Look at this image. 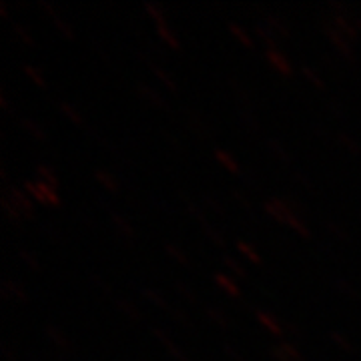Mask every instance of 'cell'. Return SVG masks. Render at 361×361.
<instances>
[{
  "label": "cell",
  "instance_id": "1",
  "mask_svg": "<svg viewBox=\"0 0 361 361\" xmlns=\"http://www.w3.org/2000/svg\"><path fill=\"white\" fill-rule=\"evenodd\" d=\"M263 211H265V215H269L275 223L289 227V229L295 233V235H299L301 239H305V241H310L311 239L310 225L303 221L305 209H303L301 203H297L295 199H291V197H269V199L263 203Z\"/></svg>",
  "mask_w": 361,
  "mask_h": 361
},
{
  "label": "cell",
  "instance_id": "2",
  "mask_svg": "<svg viewBox=\"0 0 361 361\" xmlns=\"http://www.w3.org/2000/svg\"><path fill=\"white\" fill-rule=\"evenodd\" d=\"M23 189H25L28 197L35 203L47 207V209H59V207H63V195H61V191L51 187V185H47V183H42V180L26 179L23 183Z\"/></svg>",
  "mask_w": 361,
  "mask_h": 361
},
{
  "label": "cell",
  "instance_id": "3",
  "mask_svg": "<svg viewBox=\"0 0 361 361\" xmlns=\"http://www.w3.org/2000/svg\"><path fill=\"white\" fill-rule=\"evenodd\" d=\"M322 30L325 35V39L329 40V44L337 51V54L348 61V63H355V49H353V42L349 39H345L336 26L329 23V18H323L322 20Z\"/></svg>",
  "mask_w": 361,
  "mask_h": 361
},
{
  "label": "cell",
  "instance_id": "4",
  "mask_svg": "<svg viewBox=\"0 0 361 361\" xmlns=\"http://www.w3.org/2000/svg\"><path fill=\"white\" fill-rule=\"evenodd\" d=\"M2 197H6V199L20 211V215L25 217L26 223H35V221H37L35 201L28 197V193H26L25 189H18V187H11V185H8V187H4Z\"/></svg>",
  "mask_w": 361,
  "mask_h": 361
},
{
  "label": "cell",
  "instance_id": "5",
  "mask_svg": "<svg viewBox=\"0 0 361 361\" xmlns=\"http://www.w3.org/2000/svg\"><path fill=\"white\" fill-rule=\"evenodd\" d=\"M265 61L271 66V71L277 73L281 78L293 77V65L281 49H265Z\"/></svg>",
  "mask_w": 361,
  "mask_h": 361
},
{
  "label": "cell",
  "instance_id": "6",
  "mask_svg": "<svg viewBox=\"0 0 361 361\" xmlns=\"http://www.w3.org/2000/svg\"><path fill=\"white\" fill-rule=\"evenodd\" d=\"M40 6H42V11L51 16L52 25H54V28H56V32L63 37V39L66 40H75L77 39V35H75V28L68 25L65 20V16H61V13L56 11V6L52 4V2H49V0H42L40 2Z\"/></svg>",
  "mask_w": 361,
  "mask_h": 361
},
{
  "label": "cell",
  "instance_id": "7",
  "mask_svg": "<svg viewBox=\"0 0 361 361\" xmlns=\"http://www.w3.org/2000/svg\"><path fill=\"white\" fill-rule=\"evenodd\" d=\"M151 334H153V337H155L157 341L165 348V351H167L169 355H171V360L173 361H191L189 360V355L183 351V349L171 339V336H169L165 329H159V327H153L151 329Z\"/></svg>",
  "mask_w": 361,
  "mask_h": 361
},
{
  "label": "cell",
  "instance_id": "8",
  "mask_svg": "<svg viewBox=\"0 0 361 361\" xmlns=\"http://www.w3.org/2000/svg\"><path fill=\"white\" fill-rule=\"evenodd\" d=\"M213 281H215V285L219 287L225 295L233 297V299H239V297L243 295V289L239 287L237 279H235L233 275H229L227 271H217V273L213 275Z\"/></svg>",
  "mask_w": 361,
  "mask_h": 361
},
{
  "label": "cell",
  "instance_id": "9",
  "mask_svg": "<svg viewBox=\"0 0 361 361\" xmlns=\"http://www.w3.org/2000/svg\"><path fill=\"white\" fill-rule=\"evenodd\" d=\"M142 61H145V63L149 65V68H151V73L155 75V78H157V80H159V82H161V85H163V87H167V89L171 90V92H179V90H180L179 89V82H177L175 78L171 77V73H169V71H165V68L159 65L157 61H153V59H151L149 54H145V56H142Z\"/></svg>",
  "mask_w": 361,
  "mask_h": 361
},
{
  "label": "cell",
  "instance_id": "10",
  "mask_svg": "<svg viewBox=\"0 0 361 361\" xmlns=\"http://www.w3.org/2000/svg\"><path fill=\"white\" fill-rule=\"evenodd\" d=\"M109 219L113 223V229L115 233L125 241V243H133L135 241V229H133V225H130V221L125 217V215H121L118 211H111L109 213Z\"/></svg>",
  "mask_w": 361,
  "mask_h": 361
},
{
  "label": "cell",
  "instance_id": "11",
  "mask_svg": "<svg viewBox=\"0 0 361 361\" xmlns=\"http://www.w3.org/2000/svg\"><path fill=\"white\" fill-rule=\"evenodd\" d=\"M255 319L259 322V325L263 327V329H267L271 336L279 337L281 341H283L285 337V327L283 323L279 322L273 313H269V311L265 310H257L255 311Z\"/></svg>",
  "mask_w": 361,
  "mask_h": 361
},
{
  "label": "cell",
  "instance_id": "12",
  "mask_svg": "<svg viewBox=\"0 0 361 361\" xmlns=\"http://www.w3.org/2000/svg\"><path fill=\"white\" fill-rule=\"evenodd\" d=\"M269 355L275 361H303V353L289 341H279L269 349Z\"/></svg>",
  "mask_w": 361,
  "mask_h": 361
},
{
  "label": "cell",
  "instance_id": "13",
  "mask_svg": "<svg viewBox=\"0 0 361 361\" xmlns=\"http://www.w3.org/2000/svg\"><path fill=\"white\" fill-rule=\"evenodd\" d=\"M135 90H137V94L141 97L142 101H147V103L151 104L153 109H161V111H165L167 109V101L161 97V92L157 89H153L151 85H147V82H142L139 80L137 85H135Z\"/></svg>",
  "mask_w": 361,
  "mask_h": 361
},
{
  "label": "cell",
  "instance_id": "14",
  "mask_svg": "<svg viewBox=\"0 0 361 361\" xmlns=\"http://www.w3.org/2000/svg\"><path fill=\"white\" fill-rule=\"evenodd\" d=\"M327 18H329V23L336 26L337 30H339L345 39H349L351 42H355V40L360 39V32H357V28H355V23L349 18L348 14H329Z\"/></svg>",
  "mask_w": 361,
  "mask_h": 361
},
{
  "label": "cell",
  "instance_id": "15",
  "mask_svg": "<svg viewBox=\"0 0 361 361\" xmlns=\"http://www.w3.org/2000/svg\"><path fill=\"white\" fill-rule=\"evenodd\" d=\"M213 157H215V161L219 163L221 167L225 169L227 173H231V175H241V163L235 159V157L229 153V151H225V149H221V147H217L215 151H213Z\"/></svg>",
  "mask_w": 361,
  "mask_h": 361
},
{
  "label": "cell",
  "instance_id": "16",
  "mask_svg": "<svg viewBox=\"0 0 361 361\" xmlns=\"http://www.w3.org/2000/svg\"><path fill=\"white\" fill-rule=\"evenodd\" d=\"M2 297L8 299V301H13V303H26L28 301V297L25 293V287L20 283H16V281H13V279H4V283H2Z\"/></svg>",
  "mask_w": 361,
  "mask_h": 361
},
{
  "label": "cell",
  "instance_id": "17",
  "mask_svg": "<svg viewBox=\"0 0 361 361\" xmlns=\"http://www.w3.org/2000/svg\"><path fill=\"white\" fill-rule=\"evenodd\" d=\"M263 25L269 26L271 30H273L279 39H291V28H289V25L285 23L281 16L267 13L263 16Z\"/></svg>",
  "mask_w": 361,
  "mask_h": 361
},
{
  "label": "cell",
  "instance_id": "18",
  "mask_svg": "<svg viewBox=\"0 0 361 361\" xmlns=\"http://www.w3.org/2000/svg\"><path fill=\"white\" fill-rule=\"evenodd\" d=\"M155 28H157V37H159V40H161L167 49H171V51H180L179 37H177V32L171 28L169 23H165V25H157Z\"/></svg>",
  "mask_w": 361,
  "mask_h": 361
},
{
  "label": "cell",
  "instance_id": "19",
  "mask_svg": "<svg viewBox=\"0 0 361 361\" xmlns=\"http://www.w3.org/2000/svg\"><path fill=\"white\" fill-rule=\"evenodd\" d=\"M20 129L25 130L28 137H32L37 142L49 141V133H47V129H44L40 123H37L35 118H23V121H20Z\"/></svg>",
  "mask_w": 361,
  "mask_h": 361
},
{
  "label": "cell",
  "instance_id": "20",
  "mask_svg": "<svg viewBox=\"0 0 361 361\" xmlns=\"http://www.w3.org/2000/svg\"><path fill=\"white\" fill-rule=\"evenodd\" d=\"M44 334H47V337L51 339L52 345L59 349V351H65V353L71 351V341H68V337H66L56 325H51V323H49V325L44 327Z\"/></svg>",
  "mask_w": 361,
  "mask_h": 361
},
{
  "label": "cell",
  "instance_id": "21",
  "mask_svg": "<svg viewBox=\"0 0 361 361\" xmlns=\"http://www.w3.org/2000/svg\"><path fill=\"white\" fill-rule=\"evenodd\" d=\"M94 180L103 187L106 193L116 195L121 191V185H118V180L113 173H109V171H104V169H97L94 171Z\"/></svg>",
  "mask_w": 361,
  "mask_h": 361
},
{
  "label": "cell",
  "instance_id": "22",
  "mask_svg": "<svg viewBox=\"0 0 361 361\" xmlns=\"http://www.w3.org/2000/svg\"><path fill=\"white\" fill-rule=\"evenodd\" d=\"M35 179L47 183V185H51V187H54V189H59V187H61V179H59L56 171H54L51 165H47V163H40V165H37V169H35Z\"/></svg>",
  "mask_w": 361,
  "mask_h": 361
},
{
  "label": "cell",
  "instance_id": "23",
  "mask_svg": "<svg viewBox=\"0 0 361 361\" xmlns=\"http://www.w3.org/2000/svg\"><path fill=\"white\" fill-rule=\"evenodd\" d=\"M59 111L68 118L71 125H75L78 129H85V127H87V121H85V116H82V113L78 111L77 106H73V104L66 103V101H61V103H59Z\"/></svg>",
  "mask_w": 361,
  "mask_h": 361
},
{
  "label": "cell",
  "instance_id": "24",
  "mask_svg": "<svg viewBox=\"0 0 361 361\" xmlns=\"http://www.w3.org/2000/svg\"><path fill=\"white\" fill-rule=\"evenodd\" d=\"M0 207H2V213H4L6 221H8L13 227H23V225H25L26 223L25 217L20 215V211H18V209H16V207H14L6 197H2V199H0Z\"/></svg>",
  "mask_w": 361,
  "mask_h": 361
},
{
  "label": "cell",
  "instance_id": "25",
  "mask_svg": "<svg viewBox=\"0 0 361 361\" xmlns=\"http://www.w3.org/2000/svg\"><path fill=\"white\" fill-rule=\"evenodd\" d=\"M141 293L142 297L151 303V305H155L157 310H163V311H167V313H171V310H173V305H171L167 299L161 295L157 289H153V287H142Z\"/></svg>",
  "mask_w": 361,
  "mask_h": 361
},
{
  "label": "cell",
  "instance_id": "26",
  "mask_svg": "<svg viewBox=\"0 0 361 361\" xmlns=\"http://www.w3.org/2000/svg\"><path fill=\"white\" fill-rule=\"evenodd\" d=\"M253 32H255L257 39L265 44V49H279V37H277L267 25H255Z\"/></svg>",
  "mask_w": 361,
  "mask_h": 361
},
{
  "label": "cell",
  "instance_id": "27",
  "mask_svg": "<svg viewBox=\"0 0 361 361\" xmlns=\"http://www.w3.org/2000/svg\"><path fill=\"white\" fill-rule=\"evenodd\" d=\"M185 118H187V125H189L195 133H199V137L207 139V137L211 135V130L207 129L205 118L199 115L197 111H187V113H185Z\"/></svg>",
  "mask_w": 361,
  "mask_h": 361
},
{
  "label": "cell",
  "instance_id": "28",
  "mask_svg": "<svg viewBox=\"0 0 361 361\" xmlns=\"http://www.w3.org/2000/svg\"><path fill=\"white\" fill-rule=\"evenodd\" d=\"M227 30H229V35H231L233 39L237 40L239 44H243L245 49H253V44H255V42H253V37H251L239 23H229V25H227Z\"/></svg>",
  "mask_w": 361,
  "mask_h": 361
},
{
  "label": "cell",
  "instance_id": "29",
  "mask_svg": "<svg viewBox=\"0 0 361 361\" xmlns=\"http://www.w3.org/2000/svg\"><path fill=\"white\" fill-rule=\"evenodd\" d=\"M205 315L207 319L213 323V325H217L219 329H229L231 327V319L219 307H215V305H205Z\"/></svg>",
  "mask_w": 361,
  "mask_h": 361
},
{
  "label": "cell",
  "instance_id": "30",
  "mask_svg": "<svg viewBox=\"0 0 361 361\" xmlns=\"http://www.w3.org/2000/svg\"><path fill=\"white\" fill-rule=\"evenodd\" d=\"M235 247H237V253L245 259V261L253 263V265H261V255H259L257 249L251 245L249 241H241V239H239V241L235 243Z\"/></svg>",
  "mask_w": 361,
  "mask_h": 361
},
{
  "label": "cell",
  "instance_id": "31",
  "mask_svg": "<svg viewBox=\"0 0 361 361\" xmlns=\"http://www.w3.org/2000/svg\"><path fill=\"white\" fill-rule=\"evenodd\" d=\"M223 265H225L227 273L233 275V277L247 279V269H245V265L241 263V259L231 257V255H225V257H223Z\"/></svg>",
  "mask_w": 361,
  "mask_h": 361
},
{
  "label": "cell",
  "instance_id": "32",
  "mask_svg": "<svg viewBox=\"0 0 361 361\" xmlns=\"http://www.w3.org/2000/svg\"><path fill=\"white\" fill-rule=\"evenodd\" d=\"M13 35L14 39L18 40L23 47H26V49H37V40H35V37H32V32L26 28V26L23 25H14L13 26Z\"/></svg>",
  "mask_w": 361,
  "mask_h": 361
},
{
  "label": "cell",
  "instance_id": "33",
  "mask_svg": "<svg viewBox=\"0 0 361 361\" xmlns=\"http://www.w3.org/2000/svg\"><path fill=\"white\" fill-rule=\"evenodd\" d=\"M23 73H25L26 78H28L35 87H39V89H47V87H49V82H47L44 75L40 73L37 66L30 65V63H25V65H23Z\"/></svg>",
  "mask_w": 361,
  "mask_h": 361
},
{
  "label": "cell",
  "instance_id": "34",
  "mask_svg": "<svg viewBox=\"0 0 361 361\" xmlns=\"http://www.w3.org/2000/svg\"><path fill=\"white\" fill-rule=\"evenodd\" d=\"M116 310L121 311L130 323H137L141 319V311L137 310L135 303H130L127 299H116Z\"/></svg>",
  "mask_w": 361,
  "mask_h": 361
},
{
  "label": "cell",
  "instance_id": "35",
  "mask_svg": "<svg viewBox=\"0 0 361 361\" xmlns=\"http://www.w3.org/2000/svg\"><path fill=\"white\" fill-rule=\"evenodd\" d=\"M145 13L147 16L155 23L157 25H165L167 23V16H165V11H163V6L159 4V2H145Z\"/></svg>",
  "mask_w": 361,
  "mask_h": 361
},
{
  "label": "cell",
  "instance_id": "36",
  "mask_svg": "<svg viewBox=\"0 0 361 361\" xmlns=\"http://www.w3.org/2000/svg\"><path fill=\"white\" fill-rule=\"evenodd\" d=\"M229 87H231L233 94L237 97V101H241V104L247 109V106L251 104V99H249V90L245 89V85H243L239 78L231 77L229 78Z\"/></svg>",
  "mask_w": 361,
  "mask_h": 361
},
{
  "label": "cell",
  "instance_id": "37",
  "mask_svg": "<svg viewBox=\"0 0 361 361\" xmlns=\"http://www.w3.org/2000/svg\"><path fill=\"white\" fill-rule=\"evenodd\" d=\"M165 251H167V255L175 263H179V265H183V267H189L191 265V259H189V255L180 249L179 245H175V243H169L167 247H165Z\"/></svg>",
  "mask_w": 361,
  "mask_h": 361
},
{
  "label": "cell",
  "instance_id": "38",
  "mask_svg": "<svg viewBox=\"0 0 361 361\" xmlns=\"http://www.w3.org/2000/svg\"><path fill=\"white\" fill-rule=\"evenodd\" d=\"M267 149H269V153L275 157L277 161H281V163H291V155H289V151H287L279 141L269 139V141H267Z\"/></svg>",
  "mask_w": 361,
  "mask_h": 361
},
{
  "label": "cell",
  "instance_id": "39",
  "mask_svg": "<svg viewBox=\"0 0 361 361\" xmlns=\"http://www.w3.org/2000/svg\"><path fill=\"white\" fill-rule=\"evenodd\" d=\"M201 205L205 211H211V213H215V215H219V217H225V209L221 205L219 199H215L213 195H201Z\"/></svg>",
  "mask_w": 361,
  "mask_h": 361
},
{
  "label": "cell",
  "instance_id": "40",
  "mask_svg": "<svg viewBox=\"0 0 361 361\" xmlns=\"http://www.w3.org/2000/svg\"><path fill=\"white\" fill-rule=\"evenodd\" d=\"M173 289H175V291H177L185 301H189V303H193V305L199 303V295L195 293V289L191 287V285L183 283V281H177V283H173Z\"/></svg>",
  "mask_w": 361,
  "mask_h": 361
},
{
  "label": "cell",
  "instance_id": "41",
  "mask_svg": "<svg viewBox=\"0 0 361 361\" xmlns=\"http://www.w3.org/2000/svg\"><path fill=\"white\" fill-rule=\"evenodd\" d=\"M325 231L329 233L334 239H337V241H341V243H348L349 241V235L348 231L339 225V223H336V221H325Z\"/></svg>",
  "mask_w": 361,
  "mask_h": 361
},
{
  "label": "cell",
  "instance_id": "42",
  "mask_svg": "<svg viewBox=\"0 0 361 361\" xmlns=\"http://www.w3.org/2000/svg\"><path fill=\"white\" fill-rule=\"evenodd\" d=\"M301 75H303V78H305V80H307L310 85H313L315 89L325 90V82H323L322 77H319V75H317V73H315V71H313L311 66H307V65L301 66Z\"/></svg>",
  "mask_w": 361,
  "mask_h": 361
},
{
  "label": "cell",
  "instance_id": "43",
  "mask_svg": "<svg viewBox=\"0 0 361 361\" xmlns=\"http://www.w3.org/2000/svg\"><path fill=\"white\" fill-rule=\"evenodd\" d=\"M337 142L343 147V149H348V151H351V153H361V147L360 142L355 141L351 135H348V133H337Z\"/></svg>",
  "mask_w": 361,
  "mask_h": 361
},
{
  "label": "cell",
  "instance_id": "44",
  "mask_svg": "<svg viewBox=\"0 0 361 361\" xmlns=\"http://www.w3.org/2000/svg\"><path fill=\"white\" fill-rule=\"evenodd\" d=\"M329 339H331L341 351H345V353H353V351H355L353 343H351L343 334H339V331H331V334H329Z\"/></svg>",
  "mask_w": 361,
  "mask_h": 361
},
{
  "label": "cell",
  "instance_id": "45",
  "mask_svg": "<svg viewBox=\"0 0 361 361\" xmlns=\"http://www.w3.org/2000/svg\"><path fill=\"white\" fill-rule=\"evenodd\" d=\"M201 229L205 231V235L209 237V241H213L217 247H225L227 245V241H225V237L221 235V231H217L211 223H205V225H201Z\"/></svg>",
  "mask_w": 361,
  "mask_h": 361
},
{
  "label": "cell",
  "instance_id": "46",
  "mask_svg": "<svg viewBox=\"0 0 361 361\" xmlns=\"http://www.w3.org/2000/svg\"><path fill=\"white\" fill-rule=\"evenodd\" d=\"M334 287H337L341 293H345V295L349 297H360V293L355 291V287L349 283V281H345V279H341V277H336V279H334Z\"/></svg>",
  "mask_w": 361,
  "mask_h": 361
},
{
  "label": "cell",
  "instance_id": "47",
  "mask_svg": "<svg viewBox=\"0 0 361 361\" xmlns=\"http://www.w3.org/2000/svg\"><path fill=\"white\" fill-rule=\"evenodd\" d=\"M18 257L23 259V263H26L28 267L32 271H37L39 273L40 271V263H39V259H37V255L35 253H30V251H26V249H23L20 253H18Z\"/></svg>",
  "mask_w": 361,
  "mask_h": 361
},
{
  "label": "cell",
  "instance_id": "48",
  "mask_svg": "<svg viewBox=\"0 0 361 361\" xmlns=\"http://www.w3.org/2000/svg\"><path fill=\"white\" fill-rule=\"evenodd\" d=\"M90 283L94 285V287H97V289H99V291H101L104 297L113 295V291H111V285L106 283L101 275H92V277H90Z\"/></svg>",
  "mask_w": 361,
  "mask_h": 361
},
{
  "label": "cell",
  "instance_id": "49",
  "mask_svg": "<svg viewBox=\"0 0 361 361\" xmlns=\"http://www.w3.org/2000/svg\"><path fill=\"white\" fill-rule=\"evenodd\" d=\"M233 199H235V201H237L239 205L243 207L247 213H253V203L249 201V197H247L243 191H237V189H235V191H233Z\"/></svg>",
  "mask_w": 361,
  "mask_h": 361
},
{
  "label": "cell",
  "instance_id": "50",
  "mask_svg": "<svg viewBox=\"0 0 361 361\" xmlns=\"http://www.w3.org/2000/svg\"><path fill=\"white\" fill-rule=\"evenodd\" d=\"M169 315H171L173 319H177V322H179L180 325H185V327H191V319H189V315H187L185 311L180 310L179 305H177V307H173Z\"/></svg>",
  "mask_w": 361,
  "mask_h": 361
},
{
  "label": "cell",
  "instance_id": "51",
  "mask_svg": "<svg viewBox=\"0 0 361 361\" xmlns=\"http://www.w3.org/2000/svg\"><path fill=\"white\" fill-rule=\"evenodd\" d=\"M241 116H243V125H245L247 129L249 130H255L257 129L259 130V121L257 118H255V116H253V113H251V111H243V113H241Z\"/></svg>",
  "mask_w": 361,
  "mask_h": 361
},
{
  "label": "cell",
  "instance_id": "52",
  "mask_svg": "<svg viewBox=\"0 0 361 361\" xmlns=\"http://www.w3.org/2000/svg\"><path fill=\"white\" fill-rule=\"evenodd\" d=\"M223 353H225V355H227L231 361H247L245 357H243L237 349L231 348V345H223Z\"/></svg>",
  "mask_w": 361,
  "mask_h": 361
},
{
  "label": "cell",
  "instance_id": "53",
  "mask_svg": "<svg viewBox=\"0 0 361 361\" xmlns=\"http://www.w3.org/2000/svg\"><path fill=\"white\" fill-rule=\"evenodd\" d=\"M295 180L299 183V185H301V187H307L310 191L313 189V185L310 183V179H307V177H305L303 173H299V171H295Z\"/></svg>",
  "mask_w": 361,
  "mask_h": 361
},
{
  "label": "cell",
  "instance_id": "54",
  "mask_svg": "<svg viewBox=\"0 0 361 361\" xmlns=\"http://www.w3.org/2000/svg\"><path fill=\"white\" fill-rule=\"evenodd\" d=\"M2 357H4V361H16L18 357H16V353H14L13 349L8 348V345H2Z\"/></svg>",
  "mask_w": 361,
  "mask_h": 361
},
{
  "label": "cell",
  "instance_id": "55",
  "mask_svg": "<svg viewBox=\"0 0 361 361\" xmlns=\"http://www.w3.org/2000/svg\"><path fill=\"white\" fill-rule=\"evenodd\" d=\"M0 106L4 109V111H8L11 109V103H8V94H6V90L0 89Z\"/></svg>",
  "mask_w": 361,
  "mask_h": 361
},
{
  "label": "cell",
  "instance_id": "56",
  "mask_svg": "<svg viewBox=\"0 0 361 361\" xmlns=\"http://www.w3.org/2000/svg\"><path fill=\"white\" fill-rule=\"evenodd\" d=\"M0 16H2L4 20H8V18H11V14H8V8H6V4H4V2H0Z\"/></svg>",
  "mask_w": 361,
  "mask_h": 361
},
{
  "label": "cell",
  "instance_id": "57",
  "mask_svg": "<svg viewBox=\"0 0 361 361\" xmlns=\"http://www.w3.org/2000/svg\"><path fill=\"white\" fill-rule=\"evenodd\" d=\"M329 109H331V111H334V113H331V115H343V106H341V104L337 103V104H329Z\"/></svg>",
  "mask_w": 361,
  "mask_h": 361
},
{
  "label": "cell",
  "instance_id": "58",
  "mask_svg": "<svg viewBox=\"0 0 361 361\" xmlns=\"http://www.w3.org/2000/svg\"><path fill=\"white\" fill-rule=\"evenodd\" d=\"M0 179L4 183V187H8V173H6V169L4 167L0 169Z\"/></svg>",
  "mask_w": 361,
  "mask_h": 361
},
{
  "label": "cell",
  "instance_id": "59",
  "mask_svg": "<svg viewBox=\"0 0 361 361\" xmlns=\"http://www.w3.org/2000/svg\"><path fill=\"white\" fill-rule=\"evenodd\" d=\"M353 23H355V28H357V32H360V37H361V16L353 18Z\"/></svg>",
  "mask_w": 361,
  "mask_h": 361
}]
</instances>
